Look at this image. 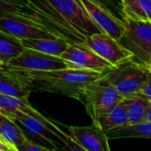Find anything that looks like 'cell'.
I'll use <instances>...</instances> for the list:
<instances>
[{
    "label": "cell",
    "instance_id": "cell-1",
    "mask_svg": "<svg viewBox=\"0 0 151 151\" xmlns=\"http://www.w3.org/2000/svg\"><path fill=\"white\" fill-rule=\"evenodd\" d=\"M32 92H50L82 101L84 90L91 82L99 79L104 73L64 68L50 71H35L17 67H4Z\"/></svg>",
    "mask_w": 151,
    "mask_h": 151
},
{
    "label": "cell",
    "instance_id": "cell-2",
    "mask_svg": "<svg viewBox=\"0 0 151 151\" xmlns=\"http://www.w3.org/2000/svg\"><path fill=\"white\" fill-rule=\"evenodd\" d=\"M0 15L15 16L47 29L71 42H84L86 37L71 27L48 0H0Z\"/></svg>",
    "mask_w": 151,
    "mask_h": 151
},
{
    "label": "cell",
    "instance_id": "cell-3",
    "mask_svg": "<svg viewBox=\"0 0 151 151\" xmlns=\"http://www.w3.org/2000/svg\"><path fill=\"white\" fill-rule=\"evenodd\" d=\"M21 128L26 130L31 137L40 142L41 145L49 150H83L67 133L62 131L55 123L44 116L35 118L21 111H17L12 117Z\"/></svg>",
    "mask_w": 151,
    "mask_h": 151
},
{
    "label": "cell",
    "instance_id": "cell-4",
    "mask_svg": "<svg viewBox=\"0 0 151 151\" xmlns=\"http://www.w3.org/2000/svg\"><path fill=\"white\" fill-rule=\"evenodd\" d=\"M150 73L148 65L134 58L104 72L97 81L111 85L125 97L137 94Z\"/></svg>",
    "mask_w": 151,
    "mask_h": 151
},
{
    "label": "cell",
    "instance_id": "cell-5",
    "mask_svg": "<svg viewBox=\"0 0 151 151\" xmlns=\"http://www.w3.org/2000/svg\"><path fill=\"white\" fill-rule=\"evenodd\" d=\"M125 31L119 41L133 53L134 58L146 65L151 64V21L125 17Z\"/></svg>",
    "mask_w": 151,
    "mask_h": 151
},
{
    "label": "cell",
    "instance_id": "cell-6",
    "mask_svg": "<svg viewBox=\"0 0 151 151\" xmlns=\"http://www.w3.org/2000/svg\"><path fill=\"white\" fill-rule=\"evenodd\" d=\"M97 80L86 87L81 101L92 122L99 115L111 111L124 98L113 87L102 83Z\"/></svg>",
    "mask_w": 151,
    "mask_h": 151
},
{
    "label": "cell",
    "instance_id": "cell-7",
    "mask_svg": "<svg viewBox=\"0 0 151 151\" xmlns=\"http://www.w3.org/2000/svg\"><path fill=\"white\" fill-rule=\"evenodd\" d=\"M56 12L85 37L101 33L80 0H48Z\"/></svg>",
    "mask_w": 151,
    "mask_h": 151
},
{
    "label": "cell",
    "instance_id": "cell-8",
    "mask_svg": "<svg viewBox=\"0 0 151 151\" xmlns=\"http://www.w3.org/2000/svg\"><path fill=\"white\" fill-rule=\"evenodd\" d=\"M60 58L68 68L93 70L104 73L113 65L97 55L85 42H71Z\"/></svg>",
    "mask_w": 151,
    "mask_h": 151
},
{
    "label": "cell",
    "instance_id": "cell-9",
    "mask_svg": "<svg viewBox=\"0 0 151 151\" xmlns=\"http://www.w3.org/2000/svg\"><path fill=\"white\" fill-rule=\"evenodd\" d=\"M84 42L113 66L134 58L133 53L126 49L118 40L105 33L101 32L87 36Z\"/></svg>",
    "mask_w": 151,
    "mask_h": 151
},
{
    "label": "cell",
    "instance_id": "cell-10",
    "mask_svg": "<svg viewBox=\"0 0 151 151\" xmlns=\"http://www.w3.org/2000/svg\"><path fill=\"white\" fill-rule=\"evenodd\" d=\"M6 67H17L35 71H50L67 68L65 62L57 56L25 48L13 58Z\"/></svg>",
    "mask_w": 151,
    "mask_h": 151
},
{
    "label": "cell",
    "instance_id": "cell-11",
    "mask_svg": "<svg viewBox=\"0 0 151 151\" xmlns=\"http://www.w3.org/2000/svg\"><path fill=\"white\" fill-rule=\"evenodd\" d=\"M0 31L20 40L35 38H59L58 35L47 29L42 28L23 19L11 15H0Z\"/></svg>",
    "mask_w": 151,
    "mask_h": 151
},
{
    "label": "cell",
    "instance_id": "cell-12",
    "mask_svg": "<svg viewBox=\"0 0 151 151\" xmlns=\"http://www.w3.org/2000/svg\"><path fill=\"white\" fill-rule=\"evenodd\" d=\"M67 134L84 151H110L109 138L98 127H67Z\"/></svg>",
    "mask_w": 151,
    "mask_h": 151
},
{
    "label": "cell",
    "instance_id": "cell-13",
    "mask_svg": "<svg viewBox=\"0 0 151 151\" xmlns=\"http://www.w3.org/2000/svg\"><path fill=\"white\" fill-rule=\"evenodd\" d=\"M80 1L83 4L91 19L102 33H105L118 41L120 40L125 31V24L121 19L89 0Z\"/></svg>",
    "mask_w": 151,
    "mask_h": 151
},
{
    "label": "cell",
    "instance_id": "cell-14",
    "mask_svg": "<svg viewBox=\"0 0 151 151\" xmlns=\"http://www.w3.org/2000/svg\"><path fill=\"white\" fill-rule=\"evenodd\" d=\"M92 124L98 127L105 134L118 127L128 125V117L125 104L121 101L111 111L99 115Z\"/></svg>",
    "mask_w": 151,
    "mask_h": 151
},
{
    "label": "cell",
    "instance_id": "cell-15",
    "mask_svg": "<svg viewBox=\"0 0 151 151\" xmlns=\"http://www.w3.org/2000/svg\"><path fill=\"white\" fill-rule=\"evenodd\" d=\"M0 137L12 151H17V148L27 138L18 123L3 112H0Z\"/></svg>",
    "mask_w": 151,
    "mask_h": 151
},
{
    "label": "cell",
    "instance_id": "cell-16",
    "mask_svg": "<svg viewBox=\"0 0 151 151\" xmlns=\"http://www.w3.org/2000/svg\"><path fill=\"white\" fill-rule=\"evenodd\" d=\"M21 42L24 48L38 50L49 55L60 57L66 50L69 42L62 38H35L22 39Z\"/></svg>",
    "mask_w": 151,
    "mask_h": 151
},
{
    "label": "cell",
    "instance_id": "cell-17",
    "mask_svg": "<svg viewBox=\"0 0 151 151\" xmlns=\"http://www.w3.org/2000/svg\"><path fill=\"white\" fill-rule=\"evenodd\" d=\"M32 90L19 81L5 68H0V94L19 97L28 98Z\"/></svg>",
    "mask_w": 151,
    "mask_h": 151
},
{
    "label": "cell",
    "instance_id": "cell-18",
    "mask_svg": "<svg viewBox=\"0 0 151 151\" xmlns=\"http://www.w3.org/2000/svg\"><path fill=\"white\" fill-rule=\"evenodd\" d=\"M122 102L127 108L128 125L139 124L145 121L146 113L151 106L150 102L138 94L125 96Z\"/></svg>",
    "mask_w": 151,
    "mask_h": 151
},
{
    "label": "cell",
    "instance_id": "cell-19",
    "mask_svg": "<svg viewBox=\"0 0 151 151\" xmlns=\"http://www.w3.org/2000/svg\"><path fill=\"white\" fill-rule=\"evenodd\" d=\"M0 107L3 112L12 118L17 111H21L29 116L39 118L42 114L32 107L28 98H19L0 94Z\"/></svg>",
    "mask_w": 151,
    "mask_h": 151
},
{
    "label": "cell",
    "instance_id": "cell-20",
    "mask_svg": "<svg viewBox=\"0 0 151 151\" xmlns=\"http://www.w3.org/2000/svg\"><path fill=\"white\" fill-rule=\"evenodd\" d=\"M24 49L20 39L0 31V68L6 67Z\"/></svg>",
    "mask_w": 151,
    "mask_h": 151
},
{
    "label": "cell",
    "instance_id": "cell-21",
    "mask_svg": "<svg viewBox=\"0 0 151 151\" xmlns=\"http://www.w3.org/2000/svg\"><path fill=\"white\" fill-rule=\"evenodd\" d=\"M109 139L143 138L151 139V122L143 121L134 125H126L106 134Z\"/></svg>",
    "mask_w": 151,
    "mask_h": 151
},
{
    "label": "cell",
    "instance_id": "cell-22",
    "mask_svg": "<svg viewBox=\"0 0 151 151\" xmlns=\"http://www.w3.org/2000/svg\"><path fill=\"white\" fill-rule=\"evenodd\" d=\"M125 16L142 21H151V0L122 1Z\"/></svg>",
    "mask_w": 151,
    "mask_h": 151
},
{
    "label": "cell",
    "instance_id": "cell-23",
    "mask_svg": "<svg viewBox=\"0 0 151 151\" xmlns=\"http://www.w3.org/2000/svg\"><path fill=\"white\" fill-rule=\"evenodd\" d=\"M92 3L102 7L111 14L114 15L118 19L124 22L125 13L123 10V4L121 0H89Z\"/></svg>",
    "mask_w": 151,
    "mask_h": 151
},
{
    "label": "cell",
    "instance_id": "cell-24",
    "mask_svg": "<svg viewBox=\"0 0 151 151\" xmlns=\"http://www.w3.org/2000/svg\"><path fill=\"white\" fill-rule=\"evenodd\" d=\"M17 151H50L43 145L36 143L32 140L27 138L18 148Z\"/></svg>",
    "mask_w": 151,
    "mask_h": 151
},
{
    "label": "cell",
    "instance_id": "cell-25",
    "mask_svg": "<svg viewBox=\"0 0 151 151\" xmlns=\"http://www.w3.org/2000/svg\"><path fill=\"white\" fill-rule=\"evenodd\" d=\"M137 94L142 96V97H144L145 99H147L149 102L151 103V72L150 73L147 81L143 84V86L142 87V88Z\"/></svg>",
    "mask_w": 151,
    "mask_h": 151
},
{
    "label": "cell",
    "instance_id": "cell-26",
    "mask_svg": "<svg viewBox=\"0 0 151 151\" xmlns=\"http://www.w3.org/2000/svg\"><path fill=\"white\" fill-rule=\"evenodd\" d=\"M0 151H12V150L0 138Z\"/></svg>",
    "mask_w": 151,
    "mask_h": 151
},
{
    "label": "cell",
    "instance_id": "cell-27",
    "mask_svg": "<svg viewBox=\"0 0 151 151\" xmlns=\"http://www.w3.org/2000/svg\"><path fill=\"white\" fill-rule=\"evenodd\" d=\"M145 121H150L151 122V106L150 107V109L148 110L146 116H145Z\"/></svg>",
    "mask_w": 151,
    "mask_h": 151
},
{
    "label": "cell",
    "instance_id": "cell-28",
    "mask_svg": "<svg viewBox=\"0 0 151 151\" xmlns=\"http://www.w3.org/2000/svg\"><path fill=\"white\" fill-rule=\"evenodd\" d=\"M121 1H124V0H121Z\"/></svg>",
    "mask_w": 151,
    "mask_h": 151
},
{
    "label": "cell",
    "instance_id": "cell-29",
    "mask_svg": "<svg viewBox=\"0 0 151 151\" xmlns=\"http://www.w3.org/2000/svg\"><path fill=\"white\" fill-rule=\"evenodd\" d=\"M0 138H1V137H0Z\"/></svg>",
    "mask_w": 151,
    "mask_h": 151
}]
</instances>
